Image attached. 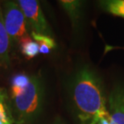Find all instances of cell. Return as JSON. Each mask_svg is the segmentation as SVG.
Wrapping results in <instances>:
<instances>
[{
    "instance_id": "cell-8",
    "label": "cell",
    "mask_w": 124,
    "mask_h": 124,
    "mask_svg": "<svg viewBox=\"0 0 124 124\" xmlns=\"http://www.w3.org/2000/svg\"><path fill=\"white\" fill-rule=\"evenodd\" d=\"M0 120L6 124L14 123L9 106V98L2 89H0Z\"/></svg>"
},
{
    "instance_id": "cell-2",
    "label": "cell",
    "mask_w": 124,
    "mask_h": 124,
    "mask_svg": "<svg viewBox=\"0 0 124 124\" xmlns=\"http://www.w3.org/2000/svg\"><path fill=\"white\" fill-rule=\"evenodd\" d=\"M44 86L36 76H31L26 86L11 89L9 106L14 123H30L40 113L44 101Z\"/></svg>"
},
{
    "instance_id": "cell-4",
    "label": "cell",
    "mask_w": 124,
    "mask_h": 124,
    "mask_svg": "<svg viewBox=\"0 0 124 124\" xmlns=\"http://www.w3.org/2000/svg\"><path fill=\"white\" fill-rule=\"evenodd\" d=\"M19 6L23 11L27 22L32 28V31L38 34L52 36V31L44 17L39 3L36 0H19Z\"/></svg>"
},
{
    "instance_id": "cell-13",
    "label": "cell",
    "mask_w": 124,
    "mask_h": 124,
    "mask_svg": "<svg viewBox=\"0 0 124 124\" xmlns=\"http://www.w3.org/2000/svg\"><path fill=\"white\" fill-rule=\"evenodd\" d=\"M0 124H6V123H4L3 122H2V121L0 120Z\"/></svg>"
},
{
    "instance_id": "cell-5",
    "label": "cell",
    "mask_w": 124,
    "mask_h": 124,
    "mask_svg": "<svg viewBox=\"0 0 124 124\" xmlns=\"http://www.w3.org/2000/svg\"><path fill=\"white\" fill-rule=\"evenodd\" d=\"M109 124H124V87L115 85L107 99Z\"/></svg>"
},
{
    "instance_id": "cell-12",
    "label": "cell",
    "mask_w": 124,
    "mask_h": 124,
    "mask_svg": "<svg viewBox=\"0 0 124 124\" xmlns=\"http://www.w3.org/2000/svg\"><path fill=\"white\" fill-rule=\"evenodd\" d=\"M31 76L27 74H17L12 78L11 89H21L29 82Z\"/></svg>"
},
{
    "instance_id": "cell-9",
    "label": "cell",
    "mask_w": 124,
    "mask_h": 124,
    "mask_svg": "<svg viewBox=\"0 0 124 124\" xmlns=\"http://www.w3.org/2000/svg\"><path fill=\"white\" fill-rule=\"evenodd\" d=\"M21 52L27 58L31 59L38 55L39 53V45L33 40L30 36L25 37L20 41Z\"/></svg>"
},
{
    "instance_id": "cell-10",
    "label": "cell",
    "mask_w": 124,
    "mask_h": 124,
    "mask_svg": "<svg viewBox=\"0 0 124 124\" xmlns=\"http://www.w3.org/2000/svg\"><path fill=\"white\" fill-rule=\"evenodd\" d=\"M104 11L124 18V0H107L100 2Z\"/></svg>"
},
{
    "instance_id": "cell-3",
    "label": "cell",
    "mask_w": 124,
    "mask_h": 124,
    "mask_svg": "<svg viewBox=\"0 0 124 124\" xmlns=\"http://www.w3.org/2000/svg\"><path fill=\"white\" fill-rule=\"evenodd\" d=\"M2 16L10 43H20L22 39L29 36L27 28L28 22L18 3L13 1L4 2Z\"/></svg>"
},
{
    "instance_id": "cell-11",
    "label": "cell",
    "mask_w": 124,
    "mask_h": 124,
    "mask_svg": "<svg viewBox=\"0 0 124 124\" xmlns=\"http://www.w3.org/2000/svg\"><path fill=\"white\" fill-rule=\"evenodd\" d=\"M60 3L64 7V9L67 11L70 17L71 20L75 23L78 20L80 17V11H81V3L79 1H60Z\"/></svg>"
},
{
    "instance_id": "cell-7",
    "label": "cell",
    "mask_w": 124,
    "mask_h": 124,
    "mask_svg": "<svg viewBox=\"0 0 124 124\" xmlns=\"http://www.w3.org/2000/svg\"><path fill=\"white\" fill-rule=\"evenodd\" d=\"M31 36L34 40L39 45V53L42 54H48L52 49L56 48V42L52 36L38 34L32 31Z\"/></svg>"
},
{
    "instance_id": "cell-6",
    "label": "cell",
    "mask_w": 124,
    "mask_h": 124,
    "mask_svg": "<svg viewBox=\"0 0 124 124\" xmlns=\"http://www.w3.org/2000/svg\"><path fill=\"white\" fill-rule=\"evenodd\" d=\"M9 45V36L5 28L2 10L0 7V65L7 67L10 63Z\"/></svg>"
},
{
    "instance_id": "cell-1",
    "label": "cell",
    "mask_w": 124,
    "mask_h": 124,
    "mask_svg": "<svg viewBox=\"0 0 124 124\" xmlns=\"http://www.w3.org/2000/svg\"><path fill=\"white\" fill-rule=\"evenodd\" d=\"M69 93L80 124H109L110 115L100 80L88 67H83L72 79Z\"/></svg>"
}]
</instances>
